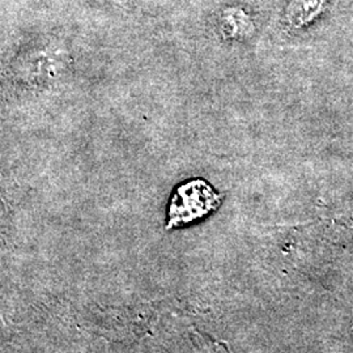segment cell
<instances>
[{
    "label": "cell",
    "mask_w": 353,
    "mask_h": 353,
    "mask_svg": "<svg viewBox=\"0 0 353 353\" xmlns=\"http://www.w3.org/2000/svg\"><path fill=\"white\" fill-rule=\"evenodd\" d=\"M223 196L202 178L190 179L179 185L168 205L166 229L185 227L214 212Z\"/></svg>",
    "instance_id": "6da1fadb"
},
{
    "label": "cell",
    "mask_w": 353,
    "mask_h": 353,
    "mask_svg": "<svg viewBox=\"0 0 353 353\" xmlns=\"http://www.w3.org/2000/svg\"><path fill=\"white\" fill-rule=\"evenodd\" d=\"M323 0H294L288 8V20L292 26H303L316 17L322 10Z\"/></svg>",
    "instance_id": "7a4b0ae2"
}]
</instances>
